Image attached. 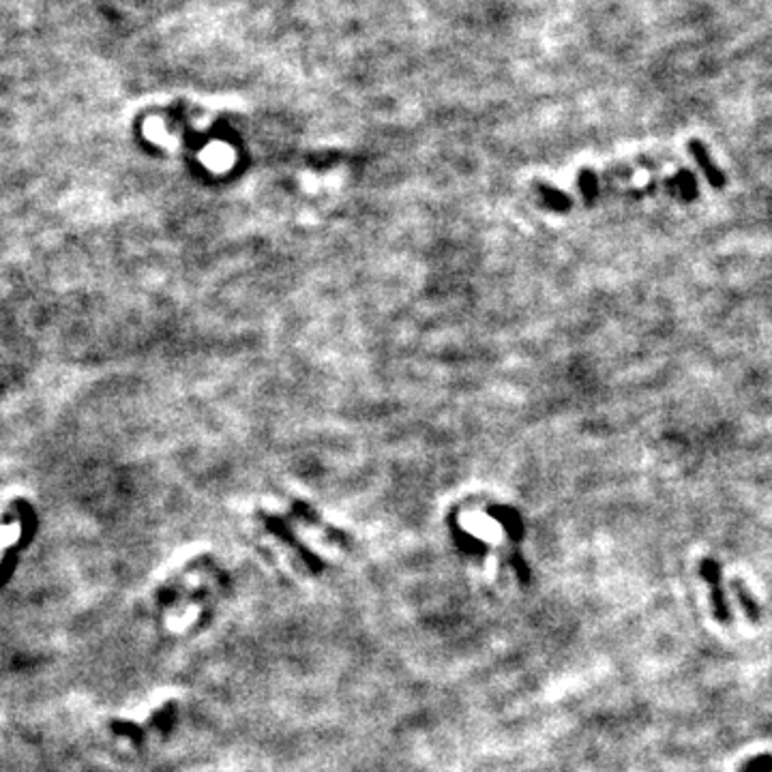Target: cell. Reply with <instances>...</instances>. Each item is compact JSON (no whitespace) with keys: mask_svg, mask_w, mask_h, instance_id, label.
Listing matches in <instances>:
<instances>
[{"mask_svg":"<svg viewBox=\"0 0 772 772\" xmlns=\"http://www.w3.org/2000/svg\"><path fill=\"white\" fill-rule=\"evenodd\" d=\"M689 150L693 153V157L697 164H700V168L704 170L708 182H710L712 187H723L726 185V176L721 174V170L717 168L715 164H712L710 155H708V148L704 142H700V139H691L689 142Z\"/></svg>","mask_w":772,"mask_h":772,"instance_id":"1","label":"cell"}]
</instances>
